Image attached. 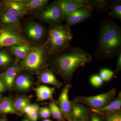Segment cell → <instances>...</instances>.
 Returning <instances> with one entry per match:
<instances>
[{
	"label": "cell",
	"mask_w": 121,
	"mask_h": 121,
	"mask_svg": "<svg viewBox=\"0 0 121 121\" xmlns=\"http://www.w3.org/2000/svg\"><path fill=\"white\" fill-rule=\"evenodd\" d=\"M109 1L107 0H91L90 5L93 9L98 12H105L108 11L109 8Z\"/></svg>",
	"instance_id": "obj_23"
},
{
	"label": "cell",
	"mask_w": 121,
	"mask_h": 121,
	"mask_svg": "<svg viewBox=\"0 0 121 121\" xmlns=\"http://www.w3.org/2000/svg\"><path fill=\"white\" fill-rule=\"evenodd\" d=\"M17 30L6 27L0 29V48L28 45V40Z\"/></svg>",
	"instance_id": "obj_7"
},
{
	"label": "cell",
	"mask_w": 121,
	"mask_h": 121,
	"mask_svg": "<svg viewBox=\"0 0 121 121\" xmlns=\"http://www.w3.org/2000/svg\"><path fill=\"white\" fill-rule=\"evenodd\" d=\"M107 121H121V114L120 113L114 112L108 115Z\"/></svg>",
	"instance_id": "obj_31"
},
{
	"label": "cell",
	"mask_w": 121,
	"mask_h": 121,
	"mask_svg": "<svg viewBox=\"0 0 121 121\" xmlns=\"http://www.w3.org/2000/svg\"><path fill=\"white\" fill-rule=\"evenodd\" d=\"M36 94L38 101H42L48 99H53V95L56 89L45 86H40L34 89Z\"/></svg>",
	"instance_id": "obj_15"
},
{
	"label": "cell",
	"mask_w": 121,
	"mask_h": 121,
	"mask_svg": "<svg viewBox=\"0 0 121 121\" xmlns=\"http://www.w3.org/2000/svg\"><path fill=\"white\" fill-rule=\"evenodd\" d=\"M48 52L43 45L32 47L20 63V69L30 73H37L45 67L48 60Z\"/></svg>",
	"instance_id": "obj_4"
},
{
	"label": "cell",
	"mask_w": 121,
	"mask_h": 121,
	"mask_svg": "<svg viewBox=\"0 0 121 121\" xmlns=\"http://www.w3.org/2000/svg\"><path fill=\"white\" fill-rule=\"evenodd\" d=\"M24 1V0H6L4 1L5 11L20 18L28 12Z\"/></svg>",
	"instance_id": "obj_11"
},
{
	"label": "cell",
	"mask_w": 121,
	"mask_h": 121,
	"mask_svg": "<svg viewBox=\"0 0 121 121\" xmlns=\"http://www.w3.org/2000/svg\"><path fill=\"white\" fill-rule=\"evenodd\" d=\"M39 114L40 117L44 119H48L52 115L50 108L48 107L40 108Z\"/></svg>",
	"instance_id": "obj_30"
},
{
	"label": "cell",
	"mask_w": 121,
	"mask_h": 121,
	"mask_svg": "<svg viewBox=\"0 0 121 121\" xmlns=\"http://www.w3.org/2000/svg\"><path fill=\"white\" fill-rule=\"evenodd\" d=\"M0 121H8L7 118L5 117H0Z\"/></svg>",
	"instance_id": "obj_38"
},
{
	"label": "cell",
	"mask_w": 121,
	"mask_h": 121,
	"mask_svg": "<svg viewBox=\"0 0 121 121\" xmlns=\"http://www.w3.org/2000/svg\"><path fill=\"white\" fill-rule=\"evenodd\" d=\"M31 108L33 111H36L39 112V107L37 104H32L31 105Z\"/></svg>",
	"instance_id": "obj_37"
},
{
	"label": "cell",
	"mask_w": 121,
	"mask_h": 121,
	"mask_svg": "<svg viewBox=\"0 0 121 121\" xmlns=\"http://www.w3.org/2000/svg\"><path fill=\"white\" fill-rule=\"evenodd\" d=\"M121 93H119L118 97L113 101L101 108L92 109L94 112L103 113L104 112H111L117 111L121 110Z\"/></svg>",
	"instance_id": "obj_19"
},
{
	"label": "cell",
	"mask_w": 121,
	"mask_h": 121,
	"mask_svg": "<svg viewBox=\"0 0 121 121\" xmlns=\"http://www.w3.org/2000/svg\"><path fill=\"white\" fill-rule=\"evenodd\" d=\"M32 47L28 45H16L9 47V49L16 59V61L24 58L31 50Z\"/></svg>",
	"instance_id": "obj_16"
},
{
	"label": "cell",
	"mask_w": 121,
	"mask_h": 121,
	"mask_svg": "<svg viewBox=\"0 0 121 121\" xmlns=\"http://www.w3.org/2000/svg\"><path fill=\"white\" fill-rule=\"evenodd\" d=\"M13 106L17 111H22L26 106L30 104V101L28 98L21 97L16 99L13 101Z\"/></svg>",
	"instance_id": "obj_26"
},
{
	"label": "cell",
	"mask_w": 121,
	"mask_h": 121,
	"mask_svg": "<svg viewBox=\"0 0 121 121\" xmlns=\"http://www.w3.org/2000/svg\"><path fill=\"white\" fill-rule=\"evenodd\" d=\"M42 121H52L51 119H44Z\"/></svg>",
	"instance_id": "obj_41"
},
{
	"label": "cell",
	"mask_w": 121,
	"mask_h": 121,
	"mask_svg": "<svg viewBox=\"0 0 121 121\" xmlns=\"http://www.w3.org/2000/svg\"><path fill=\"white\" fill-rule=\"evenodd\" d=\"M114 75L113 72L108 68H103L99 72V75L103 81H109L113 78Z\"/></svg>",
	"instance_id": "obj_28"
},
{
	"label": "cell",
	"mask_w": 121,
	"mask_h": 121,
	"mask_svg": "<svg viewBox=\"0 0 121 121\" xmlns=\"http://www.w3.org/2000/svg\"><path fill=\"white\" fill-rule=\"evenodd\" d=\"M87 112L86 108L82 104L76 102H72V121H75L85 117Z\"/></svg>",
	"instance_id": "obj_20"
},
{
	"label": "cell",
	"mask_w": 121,
	"mask_h": 121,
	"mask_svg": "<svg viewBox=\"0 0 121 121\" xmlns=\"http://www.w3.org/2000/svg\"><path fill=\"white\" fill-rule=\"evenodd\" d=\"M90 121H102L100 117L97 115L94 114L91 118Z\"/></svg>",
	"instance_id": "obj_36"
},
{
	"label": "cell",
	"mask_w": 121,
	"mask_h": 121,
	"mask_svg": "<svg viewBox=\"0 0 121 121\" xmlns=\"http://www.w3.org/2000/svg\"><path fill=\"white\" fill-rule=\"evenodd\" d=\"M39 80V82L53 85L58 89H60L63 86L62 83L56 78L53 71L48 68L40 72Z\"/></svg>",
	"instance_id": "obj_13"
},
{
	"label": "cell",
	"mask_w": 121,
	"mask_h": 121,
	"mask_svg": "<svg viewBox=\"0 0 121 121\" xmlns=\"http://www.w3.org/2000/svg\"><path fill=\"white\" fill-rule=\"evenodd\" d=\"M1 22L7 27L21 32L22 29L20 25V18L12 15L6 11L2 13L0 17Z\"/></svg>",
	"instance_id": "obj_14"
},
{
	"label": "cell",
	"mask_w": 121,
	"mask_h": 121,
	"mask_svg": "<svg viewBox=\"0 0 121 121\" xmlns=\"http://www.w3.org/2000/svg\"><path fill=\"white\" fill-rule=\"evenodd\" d=\"M3 98H4V97H3L2 94H1V93H0V102L1 101V100L3 99Z\"/></svg>",
	"instance_id": "obj_40"
},
{
	"label": "cell",
	"mask_w": 121,
	"mask_h": 121,
	"mask_svg": "<svg viewBox=\"0 0 121 121\" xmlns=\"http://www.w3.org/2000/svg\"><path fill=\"white\" fill-rule=\"evenodd\" d=\"M118 58L117 61V67L115 70L116 73H117L121 70V53L118 55Z\"/></svg>",
	"instance_id": "obj_33"
},
{
	"label": "cell",
	"mask_w": 121,
	"mask_h": 121,
	"mask_svg": "<svg viewBox=\"0 0 121 121\" xmlns=\"http://www.w3.org/2000/svg\"><path fill=\"white\" fill-rule=\"evenodd\" d=\"M15 83L17 89L22 91L28 90L32 85V80L26 75H18L16 78Z\"/></svg>",
	"instance_id": "obj_18"
},
{
	"label": "cell",
	"mask_w": 121,
	"mask_h": 121,
	"mask_svg": "<svg viewBox=\"0 0 121 121\" xmlns=\"http://www.w3.org/2000/svg\"><path fill=\"white\" fill-rule=\"evenodd\" d=\"M6 89L0 74V93L4 92Z\"/></svg>",
	"instance_id": "obj_35"
},
{
	"label": "cell",
	"mask_w": 121,
	"mask_h": 121,
	"mask_svg": "<svg viewBox=\"0 0 121 121\" xmlns=\"http://www.w3.org/2000/svg\"><path fill=\"white\" fill-rule=\"evenodd\" d=\"M39 115V112L32 111L27 116L30 121H37Z\"/></svg>",
	"instance_id": "obj_32"
},
{
	"label": "cell",
	"mask_w": 121,
	"mask_h": 121,
	"mask_svg": "<svg viewBox=\"0 0 121 121\" xmlns=\"http://www.w3.org/2000/svg\"><path fill=\"white\" fill-rule=\"evenodd\" d=\"M19 66L13 65L1 74V76L6 89L12 88L15 79L20 70Z\"/></svg>",
	"instance_id": "obj_12"
},
{
	"label": "cell",
	"mask_w": 121,
	"mask_h": 121,
	"mask_svg": "<svg viewBox=\"0 0 121 121\" xmlns=\"http://www.w3.org/2000/svg\"><path fill=\"white\" fill-rule=\"evenodd\" d=\"M65 16L58 1H55L42 9L39 18L42 22L51 25L59 24L65 21Z\"/></svg>",
	"instance_id": "obj_5"
},
{
	"label": "cell",
	"mask_w": 121,
	"mask_h": 121,
	"mask_svg": "<svg viewBox=\"0 0 121 121\" xmlns=\"http://www.w3.org/2000/svg\"><path fill=\"white\" fill-rule=\"evenodd\" d=\"M90 80L91 84L95 87H99L101 86L104 82L99 75L98 74H94L91 76L90 78Z\"/></svg>",
	"instance_id": "obj_29"
},
{
	"label": "cell",
	"mask_w": 121,
	"mask_h": 121,
	"mask_svg": "<svg viewBox=\"0 0 121 121\" xmlns=\"http://www.w3.org/2000/svg\"><path fill=\"white\" fill-rule=\"evenodd\" d=\"M93 10L89 8H82L76 10L65 16L66 24L71 27L73 25L85 21L91 16Z\"/></svg>",
	"instance_id": "obj_9"
},
{
	"label": "cell",
	"mask_w": 121,
	"mask_h": 121,
	"mask_svg": "<svg viewBox=\"0 0 121 121\" xmlns=\"http://www.w3.org/2000/svg\"><path fill=\"white\" fill-rule=\"evenodd\" d=\"M17 112L13 106V101L9 97L4 98L0 102V114H16Z\"/></svg>",
	"instance_id": "obj_21"
},
{
	"label": "cell",
	"mask_w": 121,
	"mask_h": 121,
	"mask_svg": "<svg viewBox=\"0 0 121 121\" xmlns=\"http://www.w3.org/2000/svg\"><path fill=\"white\" fill-rule=\"evenodd\" d=\"M75 121H86V119H85V117H84L83 118H81V119H78V120Z\"/></svg>",
	"instance_id": "obj_39"
},
{
	"label": "cell",
	"mask_w": 121,
	"mask_h": 121,
	"mask_svg": "<svg viewBox=\"0 0 121 121\" xmlns=\"http://www.w3.org/2000/svg\"><path fill=\"white\" fill-rule=\"evenodd\" d=\"M32 110L31 108V105H28L26 106L24 108L22 112L26 114L27 115L29 114L30 113L32 112Z\"/></svg>",
	"instance_id": "obj_34"
},
{
	"label": "cell",
	"mask_w": 121,
	"mask_h": 121,
	"mask_svg": "<svg viewBox=\"0 0 121 121\" xmlns=\"http://www.w3.org/2000/svg\"><path fill=\"white\" fill-rule=\"evenodd\" d=\"M22 121H30L29 119H24Z\"/></svg>",
	"instance_id": "obj_42"
},
{
	"label": "cell",
	"mask_w": 121,
	"mask_h": 121,
	"mask_svg": "<svg viewBox=\"0 0 121 121\" xmlns=\"http://www.w3.org/2000/svg\"><path fill=\"white\" fill-rule=\"evenodd\" d=\"M70 87L69 84L65 86L60 93L58 101L59 107L65 118L68 121H72V102L69 101L68 97V93Z\"/></svg>",
	"instance_id": "obj_8"
},
{
	"label": "cell",
	"mask_w": 121,
	"mask_h": 121,
	"mask_svg": "<svg viewBox=\"0 0 121 121\" xmlns=\"http://www.w3.org/2000/svg\"><path fill=\"white\" fill-rule=\"evenodd\" d=\"M49 1L48 0H24V3L27 11H35L43 9L48 5Z\"/></svg>",
	"instance_id": "obj_22"
},
{
	"label": "cell",
	"mask_w": 121,
	"mask_h": 121,
	"mask_svg": "<svg viewBox=\"0 0 121 121\" xmlns=\"http://www.w3.org/2000/svg\"><path fill=\"white\" fill-rule=\"evenodd\" d=\"M12 61L11 56L6 51H0V66L9 65Z\"/></svg>",
	"instance_id": "obj_27"
},
{
	"label": "cell",
	"mask_w": 121,
	"mask_h": 121,
	"mask_svg": "<svg viewBox=\"0 0 121 121\" xmlns=\"http://www.w3.org/2000/svg\"><path fill=\"white\" fill-rule=\"evenodd\" d=\"M116 90L113 88L108 92L91 97L77 98L74 102L82 103L92 109L101 108L110 103L116 95Z\"/></svg>",
	"instance_id": "obj_6"
},
{
	"label": "cell",
	"mask_w": 121,
	"mask_h": 121,
	"mask_svg": "<svg viewBox=\"0 0 121 121\" xmlns=\"http://www.w3.org/2000/svg\"><path fill=\"white\" fill-rule=\"evenodd\" d=\"M25 31L29 38L34 41L41 40L47 35V32L43 25L34 22L27 24Z\"/></svg>",
	"instance_id": "obj_10"
},
{
	"label": "cell",
	"mask_w": 121,
	"mask_h": 121,
	"mask_svg": "<svg viewBox=\"0 0 121 121\" xmlns=\"http://www.w3.org/2000/svg\"><path fill=\"white\" fill-rule=\"evenodd\" d=\"M121 53V28L111 20L102 21L94 56L98 59L112 58Z\"/></svg>",
	"instance_id": "obj_2"
},
{
	"label": "cell",
	"mask_w": 121,
	"mask_h": 121,
	"mask_svg": "<svg viewBox=\"0 0 121 121\" xmlns=\"http://www.w3.org/2000/svg\"><path fill=\"white\" fill-rule=\"evenodd\" d=\"M73 37L70 27L66 24L64 26L60 24L51 25L48 29L46 40L43 45L48 55L53 56L69 47Z\"/></svg>",
	"instance_id": "obj_3"
},
{
	"label": "cell",
	"mask_w": 121,
	"mask_h": 121,
	"mask_svg": "<svg viewBox=\"0 0 121 121\" xmlns=\"http://www.w3.org/2000/svg\"><path fill=\"white\" fill-rule=\"evenodd\" d=\"M58 1L60 9L65 16L69 15L82 7L74 0H59Z\"/></svg>",
	"instance_id": "obj_17"
},
{
	"label": "cell",
	"mask_w": 121,
	"mask_h": 121,
	"mask_svg": "<svg viewBox=\"0 0 121 121\" xmlns=\"http://www.w3.org/2000/svg\"><path fill=\"white\" fill-rule=\"evenodd\" d=\"M49 108L52 115L55 119L58 121H65V117L58 106L55 103L52 102L50 103Z\"/></svg>",
	"instance_id": "obj_25"
},
{
	"label": "cell",
	"mask_w": 121,
	"mask_h": 121,
	"mask_svg": "<svg viewBox=\"0 0 121 121\" xmlns=\"http://www.w3.org/2000/svg\"><path fill=\"white\" fill-rule=\"evenodd\" d=\"M121 1H112L109 6V14L112 18L121 20Z\"/></svg>",
	"instance_id": "obj_24"
},
{
	"label": "cell",
	"mask_w": 121,
	"mask_h": 121,
	"mask_svg": "<svg viewBox=\"0 0 121 121\" xmlns=\"http://www.w3.org/2000/svg\"><path fill=\"white\" fill-rule=\"evenodd\" d=\"M53 56L51 64L54 70L68 82H71L78 68L84 66L92 60L90 53L82 48L70 45Z\"/></svg>",
	"instance_id": "obj_1"
}]
</instances>
